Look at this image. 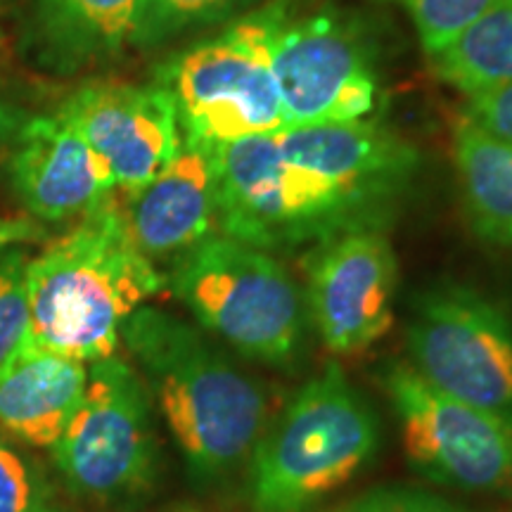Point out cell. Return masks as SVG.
I'll use <instances>...</instances> for the list:
<instances>
[{
  "label": "cell",
  "mask_w": 512,
  "mask_h": 512,
  "mask_svg": "<svg viewBox=\"0 0 512 512\" xmlns=\"http://www.w3.org/2000/svg\"><path fill=\"white\" fill-rule=\"evenodd\" d=\"M164 287L114 195L29 259L27 342L83 363L117 356L126 320Z\"/></svg>",
  "instance_id": "6da1fadb"
},
{
  "label": "cell",
  "mask_w": 512,
  "mask_h": 512,
  "mask_svg": "<svg viewBox=\"0 0 512 512\" xmlns=\"http://www.w3.org/2000/svg\"><path fill=\"white\" fill-rule=\"evenodd\" d=\"M121 342L145 370L190 470L219 479L252 456L266 430V396L185 320L140 306Z\"/></svg>",
  "instance_id": "7a4b0ae2"
},
{
  "label": "cell",
  "mask_w": 512,
  "mask_h": 512,
  "mask_svg": "<svg viewBox=\"0 0 512 512\" xmlns=\"http://www.w3.org/2000/svg\"><path fill=\"white\" fill-rule=\"evenodd\" d=\"M380 441L375 413L337 366L292 396L249 456L256 512H306L356 477Z\"/></svg>",
  "instance_id": "3957f363"
},
{
  "label": "cell",
  "mask_w": 512,
  "mask_h": 512,
  "mask_svg": "<svg viewBox=\"0 0 512 512\" xmlns=\"http://www.w3.org/2000/svg\"><path fill=\"white\" fill-rule=\"evenodd\" d=\"M166 285L204 330L242 356L290 366L302 349L304 292L271 252L214 233L176 256Z\"/></svg>",
  "instance_id": "277c9868"
},
{
  "label": "cell",
  "mask_w": 512,
  "mask_h": 512,
  "mask_svg": "<svg viewBox=\"0 0 512 512\" xmlns=\"http://www.w3.org/2000/svg\"><path fill=\"white\" fill-rule=\"evenodd\" d=\"M285 17L283 3L261 5L157 69V81L176 102L183 136L223 145L283 131L273 41Z\"/></svg>",
  "instance_id": "5b68a950"
},
{
  "label": "cell",
  "mask_w": 512,
  "mask_h": 512,
  "mask_svg": "<svg viewBox=\"0 0 512 512\" xmlns=\"http://www.w3.org/2000/svg\"><path fill=\"white\" fill-rule=\"evenodd\" d=\"M214 147L221 235L273 254L377 228L325 178L287 159L275 133Z\"/></svg>",
  "instance_id": "8992f818"
},
{
  "label": "cell",
  "mask_w": 512,
  "mask_h": 512,
  "mask_svg": "<svg viewBox=\"0 0 512 512\" xmlns=\"http://www.w3.org/2000/svg\"><path fill=\"white\" fill-rule=\"evenodd\" d=\"M413 370L512 427V318L470 287L422 294L408 325Z\"/></svg>",
  "instance_id": "52a82bcc"
},
{
  "label": "cell",
  "mask_w": 512,
  "mask_h": 512,
  "mask_svg": "<svg viewBox=\"0 0 512 512\" xmlns=\"http://www.w3.org/2000/svg\"><path fill=\"white\" fill-rule=\"evenodd\" d=\"M57 470L76 496L117 501L133 496L155 475L150 401L124 358L91 363L83 399L53 446Z\"/></svg>",
  "instance_id": "ba28073f"
},
{
  "label": "cell",
  "mask_w": 512,
  "mask_h": 512,
  "mask_svg": "<svg viewBox=\"0 0 512 512\" xmlns=\"http://www.w3.org/2000/svg\"><path fill=\"white\" fill-rule=\"evenodd\" d=\"M273 74L285 128L373 119L382 102L373 43L332 10L285 17L273 41Z\"/></svg>",
  "instance_id": "9c48e42d"
},
{
  "label": "cell",
  "mask_w": 512,
  "mask_h": 512,
  "mask_svg": "<svg viewBox=\"0 0 512 512\" xmlns=\"http://www.w3.org/2000/svg\"><path fill=\"white\" fill-rule=\"evenodd\" d=\"M406 458L420 475L460 491L512 489V427L432 387L408 363L384 375Z\"/></svg>",
  "instance_id": "30bf717a"
},
{
  "label": "cell",
  "mask_w": 512,
  "mask_h": 512,
  "mask_svg": "<svg viewBox=\"0 0 512 512\" xmlns=\"http://www.w3.org/2000/svg\"><path fill=\"white\" fill-rule=\"evenodd\" d=\"M304 271L306 313L332 354H361L392 328L399 261L382 228L318 242L304 256Z\"/></svg>",
  "instance_id": "8fae6325"
},
{
  "label": "cell",
  "mask_w": 512,
  "mask_h": 512,
  "mask_svg": "<svg viewBox=\"0 0 512 512\" xmlns=\"http://www.w3.org/2000/svg\"><path fill=\"white\" fill-rule=\"evenodd\" d=\"M60 110L105 159L124 195L150 183L181 150L176 102L159 81H88Z\"/></svg>",
  "instance_id": "7c38bea8"
},
{
  "label": "cell",
  "mask_w": 512,
  "mask_h": 512,
  "mask_svg": "<svg viewBox=\"0 0 512 512\" xmlns=\"http://www.w3.org/2000/svg\"><path fill=\"white\" fill-rule=\"evenodd\" d=\"M275 140L287 159L325 178L377 228L420 169L415 147L375 119L283 128Z\"/></svg>",
  "instance_id": "4fadbf2b"
},
{
  "label": "cell",
  "mask_w": 512,
  "mask_h": 512,
  "mask_svg": "<svg viewBox=\"0 0 512 512\" xmlns=\"http://www.w3.org/2000/svg\"><path fill=\"white\" fill-rule=\"evenodd\" d=\"M8 150L10 188L38 221H79L117 195L110 166L62 110L29 117Z\"/></svg>",
  "instance_id": "5bb4252c"
},
{
  "label": "cell",
  "mask_w": 512,
  "mask_h": 512,
  "mask_svg": "<svg viewBox=\"0 0 512 512\" xmlns=\"http://www.w3.org/2000/svg\"><path fill=\"white\" fill-rule=\"evenodd\" d=\"M121 214L133 245L152 261L181 256L219 233L216 147L183 136L176 157L150 183L126 195Z\"/></svg>",
  "instance_id": "9a60e30c"
},
{
  "label": "cell",
  "mask_w": 512,
  "mask_h": 512,
  "mask_svg": "<svg viewBox=\"0 0 512 512\" xmlns=\"http://www.w3.org/2000/svg\"><path fill=\"white\" fill-rule=\"evenodd\" d=\"M88 384V366L24 344L0 370V427L31 446L53 448Z\"/></svg>",
  "instance_id": "2e32d148"
},
{
  "label": "cell",
  "mask_w": 512,
  "mask_h": 512,
  "mask_svg": "<svg viewBox=\"0 0 512 512\" xmlns=\"http://www.w3.org/2000/svg\"><path fill=\"white\" fill-rule=\"evenodd\" d=\"M147 0H34L31 36L41 60L76 72L138 46Z\"/></svg>",
  "instance_id": "e0dca14e"
},
{
  "label": "cell",
  "mask_w": 512,
  "mask_h": 512,
  "mask_svg": "<svg viewBox=\"0 0 512 512\" xmlns=\"http://www.w3.org/2000/svg\"><path fill=\"white\" fill-rule=\"evenodd\" d=\"M453 164L467 219L479 238L512 245V143L460 117L453 128Z\"/></svg>",
  "instance_id": "ac0fdd59"
},
{
  "label": "cell",
  "mask_w": 512,
  "mask_h": 512,
  "mask_svg": "<svg viewBox=\"0 0 512 512\" xmlns=\"http://www.w3.org/2000/svg\"><path fill=\"white\" fill-rule=\"evenodd\" d=\"M432 62L439 79L467 98L512 83V0H501Z\"/></svg>",
  "instance_id": "d6986e66"
},
{
  "label": "cell",
  "mask_w": 512,
  "mask_h": 512,
  "mask_svg": "<svg viewBox=\"0 0 512 512\" xmlns=\"http://www.w3.org/2000/svg\"><path fill=\"white\" fill-rule=\"evenodd\" d=\"M256 0H147L136 48H159L178 36L228 22L254 10Z\"/></svg>",
  "instance_id": "ffe728a7"
},
{
  "label": "cell",
  "mask_w": 512,
  "mask_h": 512,
  "mask_svg": "<svg viewBox=\"0 0 512 512\" xmlns=\"http://www.w3.org/2000/svg\"><path fill=\"white\" fill-rule=\"evenodd\" d=\"M411 17L420 46L427 55H437L463 36L501 0H389Z\"/></svg>",
  "instance_id": "44dd1931"
},
{
  "label": "cell",
  "mask_w": 512,
  "mask_h": 512,
  "mask_svg": "<svg viewBox=\"0 0 512 512\" xmlns=\"http://www.w3.org/2000/svg\"><path fill=\"white\" fill-rule=\"evenodd\" d=\"M27 266L29 256L24 249H0V370L27 344Z\"/></svg>",
  "instance_id": "7402d4cb"
},
{
  "label": "cell",
  "mask_w": 512,
  "mask_h": 512,
  "mask_svg": "<svg viewBox=\"0 0 512 512\" xmlns=\"http://www.w3.org/2000/svg\"><path fill=\"white\" fill-rule=\"evenodd\" d=\"M0 512H60L46 477L0 439Z\"/></svg>",
  "instance_id": "603a6c76"
},
{
  "label": "cell",
  "mask_w": 512,
  "mask_h": 512,
  "mask_svg": "<svg viewBox=\"0 0 512 512\" xmlns=\"http://www.w3.org/2000/svg\"><path fill=\"white\" fill-rule=\"evenodd\" d=\"M335 512H465L458 505L444 501V498L430 496L418 489H403V486H389V489H375L370 494L356 498Z\"/></svg>",
  "instance_id": "cb8c5ba5"
},
{
  "label": "cell",
  "mask_w": 512,
  "mask_h": 512,
  "mask_svg": "<svg viewBox=\"0 0 512 512\" xmlns=\"http://www.w3.org/2000/svg\"><path fill=\"white\" fill-rule=\"evenodd\" d=\"M465 117L505 143H512V83L467 98Z\"/></svg>",
  "instance_id": "d4e9b609"
},
{
  "label": "cell",
  "mask_w": 512,
  "mask_h": 512,
  "mask_svg": "<svg viewBox=\"0 0 512 512\" xmlns=\"http://www.w3.org/2000/svg\"><path fill=\"white\" fill-rule=\"evenodd\" d=\"M48 230L29 216H0V249L46 240Z\"/></svg>",
  "instance_id": "484cf974"
},
{
  "label": "cell",
  "mask_w": 512,
  "mask_h": 512,
  "mask_svg": "<svg viewBox=\"0 0 512 512\" xmlns=\"http://www.w3.org/2000/svg\"><path fill=\"white\" fill-rule=\"evenodd\" d=\"M24 121H27L24 112L0 88V152L8 150Z\"/></svg>",
  "instance_id": "4316f807"
},
{
  "label": "cell",
  "mask_w": 512,
  "mask_h": 512,
  "mask_svg": "<svg viewBox=\"0 0 512 512\" xmlns=\"http://www.w3.org/2000/svg\"><path fill=\"white\" fill-rule=\"evenodd\" d=\"M0 48H3V31H0Z\"/></svg>",
  "instance_id": "83f0119b"
},
{
  "label": "cell",
  "mask_w": 512,
  "mask_h": 512,
  "mask_svg": "<svg viewBox=\"0 0 512 512\" xmlns=\"http://www.w3.org/2000/svg\"><path fill=\"white\" fill-rule=\"evenodd\" d=\"M181 512H200V510H181Z\"/></svg>",
  "instance_id": "f1b7e54d"
},
{
  "label": "cell",
  "mask_w": 512,
  "mask_h": 512,
  "mask_svg": "<svg viewBox=\"0 0 512 512\" xmlns=\"http://www.w3.org/2000/svg\"><path fill=\"white\" fill-rule=\"evenodd\" d=\"M0 5H3V0H0Z\"/></svg>",
  "instance_id": "f546056e"
}]
</instances>
